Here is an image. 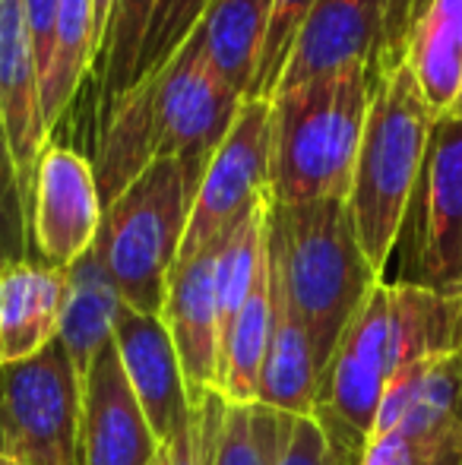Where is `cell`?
I'll use <instances>...</instances> for the list:
<instances>
[{
  "instance_id": "obj_1",
  "label": "cell",
  "mask_w": 462,
  "mask_h": 465,
  "mask_svg": "<svg viewBox=\"0 0 462 465\" xmlns=\"http://www.w3.org/2000/svg\"><path fill=\"white\" fill-rule=\"evenodd\" d=\"M266 257L289 307L308 326L323 373L342 332L383 282L358 241L349 200H270Z\"/></svg>"
},
{
  "instance_id": "obj_2",
  "label": "cell",
  "mask_w": 462,
  "mask_h": 465,
  "mask_svg": "<svg viewBox=\"0 0 462 465\" xmlns=\"http://www.w3.org/2000/svg\"><path fill=\"white\" fill-rule=\"evenodd\" d=\"M272 108V203L349 200L370 108L368 67L279 89Z\"/></svg>"
},
{
  "instance_id": "obj_3",
  "label": "cell",
  "mask_w": 462,
  "mask_h": 465,
  "mask_svg": "<svg viewBox=\"0 0 462 465\" xmlns=\"http://www.w3.org/2000/svg\"><path fill=\"white\" fill-rule=\"evenodd\" d=\"M437 121L406 61L370 74V108L351 178L349 209L370 266L383 276L396 251L408 196Z\"/></svg>"
},
{
  "instance_id": "obj_4",
  "label": "cell",
  "mask_w": 462,
  "mask_h": 465,
  "mask_svg": "<svg viewBox=\"0 0 462 465\" xmlns=\"http://www.w3.org/2000/svg\"><path fill=\"white\" fill-rule=\"evenodd\" d=\"M200 181L203 174L181 159H155L105 206L95 253L133 311L162 317Z\"/></svg>"
},
{
  "instance_id": "obj_5",
  "label": "cell",
  "mask_w": 462,
  "mask_h": 465,
  "mask_svg": "<svg viewBox=\"0 0 462 465\" xmlns=\"http://www.w3.org/2000/svg\"><path fill=\"white\" fill-rule=\"evenodd\" d=\"M399 279L459 294L462 288V121L440 114L399 228Z\"/></svg>"
},
{
  "instance_id": "obj_6",
  "label": "cell",
  "mask_w": 462,
  "mask_h": 465,
  "mask_svg": "<svg viewBox=\"0 0 462 465\" xmlns=\"http://www.w3.org/2000/svg\"><path fill=\"white\" fill-rule=\"evenodd\" d=\"M396 373L399 358L389 320V282H380L342 332L320 373L314 418L329 440L361 460Z\"/></svg>"
},
{
  "instance_id": "obj_7",
  "label": "cell",
  "mask_w": 462,
  "mask_h": 465,
  "mask_svg": "<svg viewBox=\"0 0 462 465\" xmlns=\"http://www.w3.org/2000/svg\"><path fill=\"white\" fill-rule=\"evenodd\" d=\"M83 380L61 342L0 368V453L25 465H80Z\"/></svg>"
},
{
  "instance_id": "obj_8",
  "label": "cell",
  "mask_w": 462,
  "mask_h": 465,
  "mask_svg": "<svg viewBox=\"0 0 462 465\" xmlns=\"http://www.w3.org/2000/svg\"><path fill=\"white\" fill-rule=\"evenodd\" d=\"M149 80L155 86V159H181L206 174L244 95L212 67L197 32Z\"/></svg>"
},
{
  "instance_id": "obj_9",
  "label": "cell",
  "mask_w": 462,
  "mask_h": 465,
  "mask_svg": "<svg viewBox=\"0 0 462 465\" xmlns=\"http://www.w3.org/2000/svg\"><path fill=\"white\" fill-rule=\"evenodd\" d=\"M270 174L272 108L263 98H244L229 136L216 149L200 181L178 263L219 241L247 209L263 203L270 196Z\"/></svg>"
},
{
  "instance_id": "obj_10",
  "label": "cell",
  "mask_w": 462,
  "mask_h": 465,
  "mask_svg": "<svg viewBox=\"0 0 462 465\" xmlns=\"http://www.w3.org/2000/svg\"><path fill=\"white\" fill-rule=\"evenodd\" d=\"M102 215L105 206L93 162L76 149L48 143L29 193V241L35 260L54 270H70L95 247Z\"/></svg>"
},
{
  "instance_id": "obj_11",
  "label": "cell",
  "mask_w": 462,
  "mask_h": 465,
  "mask_svg": "<svg viewBox=\"0 0 462 465\" xmlns=\"http://www.w3.org/2000/svg\"><path fill=\"white\" fill-rule=\"evenodd\" d=\"M402 61L434 114H450L462 93V0H389L368 74Z\"/></svg>"
},
{
  "instance_id": "obj_12",
  "label": "cell",
  "mask_w": 462,
  "mask_h": 465,
  "mask_svg": "<svg viewBox=\"0 0 462 465\" xmlns=\"http://www.w3.org/2000/svg\"><path fill=\"white\" fill-rule=\"evenodd\" d=\"M216 253L219 241H212L200 253L174 263L162 307V323L172 332L193 405L210 392H219L222 326H219Z\"/></svg>"
},
{
  "instance_id": "obj_13",
  "label": "cell",
  "mask_w": 462,
  "mask_h": 465,
  "mask_svg": "<svg viewBox=\"0 0 462 465\" xmlns=\"http://www.w3.org/2000/svg\"><path fill=\"white\" fill-rule=\"evenodd\" d=\"M155 440L114 342H108L83 380L80 465H155Z\"/></svg>"
},
{
  "instance_id": "obj_14",
  "label": "cell",
  "mask_w": 462,
  "mask_h": 465,
  "mask_svg": "<svg viewBox=\"0 0 462 465\" xmlns=\"http://www.w3.org/2000/svg\"><path fill=\"white\" fill-rule=\"evenodd\" d=\"M112 342L155 440H172L191 421L193 402L168 326L162 323V317L123 304Z\"/></svg>"
},
{
  "instance_id": "obj_15",
  "label": "cell",
  "mask_w": 462,
  "mask_h": 465,
  "mask_svg": "<svg viewBox=\"0 0 462 465\" xmlns=\"http://www.w3.org/2000/svg\"><path fill=\"white\" fill-rule=\"evenodd\" d=\"M387 10L389 0H317L279 89L346 67H370Z\"/></svg>"
},
{
  "instance_id": "obj_16",
  "label": "cell",
  "mask_w": 462,
  "mask_h": 465,
  "mask_svg": "<svg viewBox=\"0 0 462 465\" xmlns=\"http://www.w3.org/2000/svg\"><path fill=\"white\" fill-rule=\"evenodd\" d=\"M0 111L16 165L32 193V174L51 134L42 111V74L25 29L23 0H0Z\"/></svg>"
},
{
  "instance_id": "obj_17",
  "label": "cell",
  "mask_w": 462,
  "mask_h": 465,
  "mask_svg": "<svg viewBox=\"0 0 462 465\" xmlns=\"http://www.w3.org/2000/svg\"><path fill=\"white\" fill-rule=\"evenodd\" d=\"M67 270L38 260L0 266V368L29 361L57 342Z\"/></svg>"
},
{
  "instance_id": "obj_18",
  "label": "cell",
  "mask_w": 462,
  "mask_h": 465,
  "mask_svg": "<svg viewBox=\"0 0 462 465\" xmlns=\"http://www.w3.org/2000/svg\"><path fill=\"white\" fill-rule=\"evenodd\" d=\"M383 430L462 437V351L428 358L396 373L383 396L374 434Z\"/></svg>"
},
{
  "instance_id": "obj_19",
  "label": "cell",
  "mask_w": 462,
  "mask_h": 465,
  "mask_svg": "<svg viewBox=\"0 0 462 465\" xmlns=\"http://www.w3.org/2000/svg\"><path fill=\"white\" fill-rule=\"evenodd\" d=\"M155 162V86L143 80L99 117L93 172L102 206L114 203Z\"/></svg>"
},
{
  "instance_id": "obj_20",
  "label": "cell",
  "mask_w": 462,
  "mask_h": 465,
  "mask_svg": "<svg viewBox=\"0 0 462 465\" xmlns=\"http://www.w3.org/2000/svg\"><path fill=\"white\" fill-rule=\"evenodd\" d=\"M272 282V326L266 345L263 373H260V405L285 411L291 418L314 415L317 386H320V364L314 355L310 332L285 301L282 288Z\"/></svg>"
},
{
  "instance_id": "obj_21",
  "label": "cell",
  "mask_w": 462,
  "mask_h": 465,
  "mask_svg": "<svg viewBox=\"0 0 462 465\" xmlns=\"http://www.w3.org/2000/svg\"><path fill=\"white\" fill-rule=\"evenodd\" d=\"M123 311V298L95 247L67 270V292L61 307L57 342L70 355L80 380H86L99 351L114 339V323Z\"/></svg>"
},
{
  "instance_id": "obj_22",
  "label": "cell",
  "mask_w": 462,
  "mask_h": 465,
  "mask_svg": "<svg viewBox=\"0 0 462 465\" xmlns=\"http://www.w3.org/2000/svg\"><path fill=\"white\" fill-rule=\"evenodd\" d=\"M270 6L272 0H212L203 13V23L197 25L212 67L244 98L251 95L260 67Z\"/></svg>"
},
{
  "instance_id": "obj_23",
  "label": "cell",
  "mask_w": 462,
  "mask_h": 465,
  "mask_svg": "<svg viewBox=\"0 0 462 465\" xmlns=\"http://www.w3.org/2000/svg\"><path fill=\"white\" fill-rule=\"evenodd\" d=\"M272 326V282L270 257L263 272L253 282L251 294L241 304L229 336L222 339V364H219V396L229 405H257L260 373H263L266 345Z\"/></svg>"
},
{
  "instance_id": "obj_24",
  "label": "cell",
  "mask_w": 462,
  "mask_h": 465,
  "mask_svg": "<svg viewBox=\"0 0 462 465\" xmlns=\"http://www.w3.org/2000/svg\"><path fill=\"white\" fill-rule=\"evenodd\" d=\"M95 51H99V42H95L93 0H61L54 51H51L48 74L42 80V108L48 134L70 108L86 74L95 70Z\"/></svg>"
},
{
  "instance_id": "obj_25",
  "label": "cell",
  "mask_w": 462,
  "mask_h": 465,
  "mask_svg": "<svg viewBox=\"0 0 462 465\" xmlns=\"http://www.w3.org/2000/svg\"><path fill=\"white\" fill-rule=\"evenodd\" d=\"M159 0H114L108 29L102 38L99 61H95V80H99V117L127 95L136 83V64L146 42L149 23Z\"/></svg>"
},
{
  "instance_id": "obj_26",
  "label": "cell",
  "mask_w": 462,
  "mask_h": 465,
  "mask_svg": "<svg viewBox=\"0 0 462 465\" xmlns=\"http://www.w3.org/2000/svg\"><path fill=\"white\" fill-rule=\"evenodd\" d=\"M229 405V402H225ZM295 418L266 405H229L212 465H276Z\"/></svg>"
},
{
  "instance_id": "obj_27",
  "label": "cell",
  "mask_w": 462,
  "mask_h": 465,
  "mask_svg": "<svg viewBox=\"0 0 462 465\" xmlns=\"http://www.w3.org/2000/svg\"><path fill=\"white\" fill-rule=\"evenodd\" d=\"M314 6L317 0H272L263 51H260V67L247 98H263V102L276 98L279 86H282L285 67H289L291 54H295V45L301 38Z\"/></svg>"
},
{
  "instance_id": "obj_28",
  "label": "cell",
  "mask_w": 462,
  "mask_h": 465,
  "mask_svg": "<svg viewBox=\"0 0 462 465\" xmlns=\"http://www.w3.org/2000/svg\"><path fill=\"white\" fill-rule=\"evenodd\" d=\"M23 260H35L29 241V187L16 165L4 111H0V266L23 263Z\"/></svg>"
},
{
  "instance_id": "obj_29",
  "label": "cell",
  "mask_w": 462,
  "mask_h": 465,
  "mask_svg": "<svg viewBox=\"0 0 462 465\" xmlns=\"http://www.w3.org/2000/svg\"><path fill=\"white\" fill-rule=\"evenodd\" d=\"M212 0H159L152 13V23H149L146 42L140 51V64H136V83L155 76L181 48H184L187 38L197 32V25L203 23V13Z\"/></svg>"
},
{
  "instance_id": "obj_30",
  "label": "cell",
  "mask_w": 462,
  "mask_h": 465,
  "mask_svg": "<svg viewBox=\"0 0 462 465\" xmlns=\"http://www.w3.org/2000/svg\"><path fill=\"white\" fill-rule=\"evenodd\" d=\"M225 399L219 392L203 396L191 411V421L159 447L155 465H212L225 424Z\"/></svg>"
},
{
  "instance_id": "obj_31",
  "label": "cell",
  "mask_w": 462,
  "mask_h": 465,
  "mask_svg": "<svg viewBox=\"0 0 462 465\" xmlns=\"http://www.w3.org/2000/svg\"><path fill=\"white\" fill-rule=\"evenodd\" d=\"M361 465H462V437L383 430L368 440Z\"/></svg>"
},
{
  "instance_id": "obj_32",
  "label": "cell",
  "mask_w": 462,
  "mask_h": 465,
  "mask_svg": "<svg viewBox=\"0 0 462 465\" xmlns=\"http://www.w3.org/2000/svg\"><path fill=\"white\" fill-rule=\"evenodd\" d=\"M276 465H361V460L329 440V434L314 415H301L291 421Z\"/></svg>"
},
{
  "instance_id": "obj_33",
  "label": "cell",
  "mask_w": 462,
  "mask_h": 465,
  "mask_svg": "<svg viewBox=\"0 0 462 465\" xmlns=\"http://www.w3.org/2000/svg\"><path fill=\"white\" fill-rule=\"evenodd\" d=\"M57 10H61V0H23L25 29H29V42H32V51H35V64H38L42 80H44V74H48L51 51H54Z\"/></svg>"
},
{
  "instance_id": "obj_34",
  "label": "cell",
  "mask_w": 462,
  "mask_h": 465,
  "mask_svg": "<svg viewBox=\"0 0 462 465\" xmlns=\"http://www.w3.org/2000/svg\"><path fill=\"white\" fill-rule=\"evenodd\" d=\"M112 6H114V0H93L95 42H99V51H102V38H105V29H108V16H112ZM99 51H95V61H99Z\"/></svg>"
},
{
  "instance_id": "obj_35",
  "label": "cell",
  "mask_w": 462,
  "mask_h": 465,
  "mask_svg": "<svg viewBox=\"0 0 462 465\" xmlns=\"http://www.w3.org/2000/svg\"><path fill=\"white\" fill-rule=\"evenodd\" d=\"M450 117H459V121H462V93H459V98H457V104L450 108Z\"/></svg>"
},
{
  "instance_id": "obj_36",
  "label": "cell",
  "mask_w": 462,
  "mask_h": 465,
  "mask_svg": "<svg viewBox=\"0 0 462 465\" xmlns=\"http://www.w3.org/2000/svg\"><path fill=\"white\" fill-rule=\"evenodd\" d=\"M0 465H25V462H19V460H13V456H4V453H0Z\"/></svg>"
},
{
  "instance_id": "obj_37",
  "label": "cell",
  "mask_w": 462,
  "mask_h": 465,
  "mask_svg": "<svg viewBox=\"0 0 462 465\" xmlns=\"http://www.w3.org/2000/svg\"><path fill=\"white\" fill-rule=\"evenodd\" d=\"M459 298H462V288H459Z\"/></svg>"
}]
</instances>
